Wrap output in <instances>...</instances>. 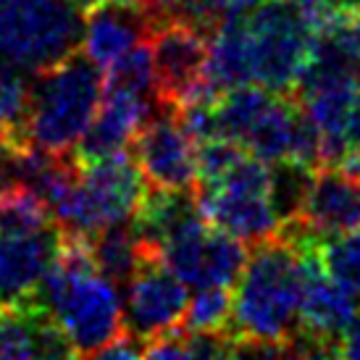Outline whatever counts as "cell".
Listing matches in <instances>:
<instances>
[{
    "instance_id": "603a6c76",
    "label": "cell",
    "mask_w": 360,
    "mask_h": 360,
    "mask_svg": "<svg viewBox=\"0 0 360 360\" xmlns=\"http://www.w3.org/2000/svg\"><path fill=\"white\" fill-rule=\"evenodd\" d=\"M142 8L148 11L153 24L179 19L200 27V19H202V0H142Z\"/></svg>"
},
{
    "instance_id": "4316f807",
    "label": "cell",
    "mask_w": 360,
    "mask_h": 360,
    "mask_svg": "<svg viewBox=\"0 0 360 360\" xmlns=\"http://www.w3.org/2000/svg\"><path fill=\"white\" fill-rule=\"evenodd\" d=\"M110 3H121V6H142V0H110Z\"/></svg>"
},
{
    "instance_id": "7402d4cb",
    "label": "cell",
    "mask_w": 360,
    "mask_h": 360,
    "mask_svg": "<svg viewBox=\"0 0 360 360\" xmlns=\"http://www.w3.org/2000/svg\"><path fill=\"white\" fill-rule=\"evenodd\" d=\"M260 6V0H202L200 27L205 34H213L219 24L229 19H242Z\"/></svg>"
},
{
    "instance_id": "83f0119b",
    "label": "cell",
    "mask_w": 360,
    "mask_h": 360,
    "mask_svg": "<svg viewBox=\"0 0 360 360\" xmlns=\"http://www.w3.org/2000/svg\"><path fill=\"white\" fill-rule=\"evenodd\" d=\"M358 84H360V69H358Z\"/></svg>"
},
{
    "instance_id": "9c48e42d",
    "label": "cell",
    "mask_w": 360,
    "mask_h": 360,
    "mask_svg": "<svg viewBox=\"0 0 360 360\" xmlns=\"http://www.w3.org/2000/svg\"><path fill=\"white\" fill-rule=\"evenodd\" d=\"M297 245L302 248L300 355H334L345 331L358 319L360 297L342 290L326 274L316 252V240Z\"/></svg>"
},
{
    "instance_id": "277c9868",
    "label": "cell",
    "mask_w": 360,
    "mask_h": 360,
    "mask_svg": "<svg viewBox=\"0 0 360 360\" xmlns=\"http://www.w3.org/2000/svg\"><path fill=\"white\" fill-rule=\"evenodd\" d=\"M84 16L74 0H0V60L37 77L79 51Z\"/></svg>"
},
{
    "instance_id": "d6986e66",
    "label": "cell",
    "mask_w": 360,
    "mask_h": 360,
    "mask_svg": "<svg viewBox=\"0 0 360 360\" xmlns=\"http://www.w3.org/2000/svg\"><path fill=\"white\" fill-rule=\"evenodd\" d=\"M105 90H124L140 98L160 101L150 40L134 45L129 53H124L119 60L110 63L105 69Z\"/></svg>"
},
{
    "instance_id": "6da1fadb",
    "label": "cell",
    "mask_w": 360,
    "mask_h": 360,
    "mask_svg": "<svg viewBox=\"0 0 360 360\" xmlns=\"http://www.w3.org/2000/svg\"><path fill=\"white\" fill-rule=\"evenodd\" d=\"M302 248L287 237L255 245L234 290L237 355H300Z\"/></svg>"
},
{
    "instance_id": "8992f818",
    "label": "cell",
    "mask_w": 360,
    "mask_h": 360,
    "mask_svg": "<svg viewBox=\"0 0 360 360\" xmlns=\"http://www.w3.org/2000/svg\"><path fill=\"white\" fill-rule=\"evenodd\" d=\"M198 205L210 226L245 245L279 237L284 219L274 202V163L245 153L221 179L198 184Z\"/></svg>"
},
{
    "instance_id": "484cf974",
    "label": "cell",
    "mask_w": 360,
    "mask_h": 360,
    "mask_svg": "<svg viewBox=\"0 0 360 360\" xmlns=\"http://www.w3.org/2000/svg\"><path fill=\"white\" fill-rule=\"evenodd\" d=\"M74 3H77V6H79L82 11H90L92 6H98L101 0H74Z\"/></svg>"
},
{
    "instance_id": "4fadbf2b",
    "label": "cell",
    "mask_w": 360,
    "mask_h": 360,
    "mask_svg": "<svg viewBox=\"0 0 360 360\" xmlns=\"http://www.w3.org/2000/svg\"><path fill=\"white\" fill-rule=\"evenodd\" d=\"M160 105L163 101H150V98H140L131 92L103 87V101L98 105V113L71 155L77 158V163H92V160L127 150V145L134 142L137 131L145 127V121L150 119Z\"/></svg>"
},
{
    "instance_id": "7c38bea8",
    "label": "cell",
    "mask_w": 360,
    "mask_h": 360,
    "mask_svg": "<svg viewBox=\"0 0 360 360\" xmlns=\"http://www.w3.org/2000/svg\"><path fill=\"white\" fill-rule=\"evenodd\" d=\"M208 42V34L190 21L171 19L153 24L150 48L160 101L176 105L192 84L205 77Z\"/></svg>"
},
{
    "instance_id": "7a4b0ae2",
    "label": "cell",
    "mask_w": 360,
    "mask_h": 360,
    "mask_svg": "<svg viewBox=\"0 0 360 360\" xmlns=\"http://www.w3.org/2000/svg\"><path fill=\"white\" fill-rule=\"evenodd\" d=\"M32 302L51 313L77 358H98L127 329L121 290L98 271L87 234L63 229Z\"/></svg>"
},
{
    "instance_id": "3957f363",
    "label": "cell",
    "mask_w": 360,
    "mask_h": 360,
    "mask_svg": "<svg viewBox=\"0 0 360 360\" xmlns=\"http://www.w3.org/2000/svg\"><path fill=\"white\" fill-rule=\"evenodd\" d=\"M105 74L87 53H74L32 79L27 142L69 155L84 137L103 101Z\"/></svg>"
},
{
    "instance_id": "44dd1931",
    "label": "cell",
    "mask_w": 360,
    "mask_h": 360,
    "mask_svg": "<svg viewBox=\"0 0 360 360\" xmlns=\"http://www.w3.org/2000/svg\"><path fill=\"white\" fill-rule=\"evenodd\" d=\"M234 295L229 287H198L181 326L190 331H229Z\"/></svg>"
},
{
    "instance_id": "8fae6325",
    "label": "cell",
    "mask_w": 360,
    "mask_h": 360,
    "mask_svg": "<svg viewBox=\"0 0 360 360\" xmlns=\"http://www.w3.org/2000/svg\"><path fill=\"white\" fill-rule=\"evenodd\" d=\"M131 145L150 187L192 190L198 184V142L181 127L171 103H163L145 121Z\"/></svg>"
},
{
    "instance_id": "ac0fdd59",
    "label": "cell",
    "mask_w": 360,
    "mask_h": 360,
    "mask_svg": "<svg viewBox=\"0 0 360 360\" xmlns=\"http://www.w3.org/2000/svg\"><path fill=\"white\" fill-rule=\"evenodd\" d=\"M32 79L34 77L0 60V142H27Z\"/></svg>"
},
{
    "instance_id": "cb8c5ba5",
    "label": "cell",
    "mask_w": 360,
    "mask_h": 360,
    "mask_svg": "<svg viewBox=\"0 0 360 360\" xmlns=\"http://www.w3.org/2000/svg\"><path fill=\"white\" fill-rule=\"evenodd\" d=\"M345 155H360V98L352 108L350 119H347V129H345ZM342 155V158H345Z\"/></svg>"
},
{
    "instance_id": "2e32d148",
    "label": "cell",
    "mask_w": 360,
    "mask_h": 360,
    "mask_svg": "<svg viewBox=\"0 0 360 360\" xmlns=\"http://www.w3.org/2000/svg\"><path fill=\"white\" fill-rule=\"evenodd\" d=\"M71 342L48 310L27 302L0 305V358H71Z\"/></svg>"
},
{
    "instance_id": "ffe728a7",
    "label": "cell",
    "mask_w": 360,
    "mask_h": 360,
    "mask_svg": "<svg viewBox=\"0 0 360 360\" xmlns=\"http://www.w3.org/2000/svg\"><path fill=\"white\" fill-rule=\"evenodd\" d=\"M321 266L342 290L360 297V229L340 231L316 240Z\"/></svg>"
},
{
    "instance_id": "5bb4252c",
    "label": "cell",
    "mask_w": 360,
    "mask_h": 360,
    "mask_svg": "<svg viewBox=\"0 0 360 360\" xmlns=\"http://www.w3.org/2000/svg\"><path fill=\"white\" fill-rule=\"evenodd\" d=\"M292 221L302 224L313 237L360 229V176L340 166H319L300 213Z\"/></svg>"
},
{
    "instance_id": "5b68a950",
    "label": "cell",
    "mask_w": 360,
    "mask_h": 360,
    "mask_svg": "<svg viewBox=\"0 0 360 360\" xmlns=\"http://www.w3.org/2000/svg\"><path fill=\"white\" fill-rule=\"evenodd\" d=\"M145 192L148 179L134 153L121 150L108 158L79 163L77 181L51 210L60 229L92 237L105 226L134 219Z\"/></svg>"
},
{
    "instance_id": "d4e9b609",
    "label": "cell",
    "mask_w": 360,
    "mask_h": 360,
    "mask_svg": "<svg viewBox=\"0 0 360 360\" xmlns=\"http://www.w3.org/2000/svg\"><path fill=\"white\" fill-rule=\"evenodd\" d=\"M337 358H352V360H360V323L355 321L350 329L345 331V337L340 340L337 345V352H334Z\"/></svg>"
},
{
    "instance_id": "e0dca14e",
    "label": "cell",
    "mask_w": 360,
    "mask_h": 360,
    "mask_svg": "<svg viewBox=\"0 0 360 360\" xmlns=\"http://www.w3.org/2000/svg\"><path fill=\"white\" fill-rule=\"evenodd\" d=\"M90 245L98 271L103 276H108L121 292L127 290V284L131 281L142 255H145V242L134 231L131 221L101 229L90 237Z\"/></svg>"
},
{
    "instance_id": "30bf717a",
    "label": "cell",
    "mask_w": 360,
    "mask_h": 360,
    "mask_svg": "<svg viewBox=\"0 0 360 360\" xmlns=\"http://www.w3.org/2000/svg\"><path fill=\"white\" fill-rule=\"evenodd\" d=\"M187 305H190L187 284L160 260L158 252L145 245V255L127 284V297H124L127 331H131L148 347V342L155 340L158 334L181 326Z\"/></svg>"
},
{
    "instance_id": "52a82bcc",
    "label": "cell",
    "mask_w": 360,
    "mask_h": 360,
    "mask_svg": "<svg viewBox=\"0 0 360 360\" xmlns=\"http://www.w3.org/2000/svg\"><path fill=\"white\" fill-rule=\"evenodd\" d=\"M302 110L295 95L274 92L263 84L231 87L216 103V124L221 137L240 142L266 163L292 158Z\"/></svg>"
},
{
    "instance_id": "f1b7e54d",
    "label": "cell",
    "mask_w": 360,
    "mask_h": 360,
    "mask_svg": "<svg viewBox=\"0 0 360 360\" xmlns=\"http://www.w3.org/2000/svg\"><path fill=\"white\" fill-rule=\"evenodd\" d=\"M358 27H360V16H358Z\"/></svg>"
},
{
    "instance_id": "ba28073f",
    "label": "cell",
    "mask_w": 360,
    "mask_h": 360,
    "mask_svg": "<svg viewBox=\"0 0 360 360\" xmlns=\"http://www.w3.org/2000/svg\"><path fill=\"white\" fill-rule=\"evenodd\" d=\"M255 84L295 95L313 58L316 30L297 0H269L245 16Z\"/></svg>"
},
{
    "instance_id": "9a60e30c",
    "label": "cell",
    "mask_w": 360,
    "mask_h": 360,
    "mask_svg": "<svg viewBox=\"0 0 360 360\" xmlns=\"http://www.w3.org/2000/svg\"><path fill=\"white\" fill-rule=\"evenodd\" d=\"M153 19L142 6H121L101 0L98 6L84 11V53L101 69H108L113 60L129 53L134 45L150 40Z\"/></svg>"
}]
</instances>
